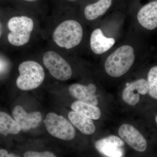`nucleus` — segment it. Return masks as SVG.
I'll return each instance as SVG.
<instances>
[{
	"mask_svg": "<svg viewBox=\"0 0 157 157\" xmlns=\"http://www.w3.org/2000/svg\"><path fill=\"white\" fill-rule=\"evenodd\" d=\"M135 60L133 48L130 45H123L107 57L105 63V71L110 76L121 77L129 71Z\"/></svg>",
	"mask_w": 157,
	"mask_h": 157,
	"instance_id": "nucleus-1",
	"label": "nucleus"
},
{
	"mask_svg": "<svg viewBox=\"0 0 157 157\" xmlns=\"http://www.w3.org/2000/svg\"><path fill=\"white\" fill-rule=\"evenodd\" d=\"M82 36V27L78 21L73 20L61 23L54 31L52 35L53 41L57 45L68 49L78 45Z\"/></svg>",
	"mask_w": 157,
	"mask_h": 157,
	"instance_id": "nucleus-2",
	"label": "nucleus"
},
{
	"mask_svg": "<svg viewBox=\"0 0 157 157\" xmlns=\"http://www.w3.org/2000/svg\"><path fill=\"white\" fill-rule=\"evenodd\" d=\"M19 76L16 84L19 89L29 90L40 86L45 78L44 69L39 63L33 61H27L20 64L18 67Z\"/></svg>",
	"mask_w": 157,
	"mask_h": 157,
	"instance_id": "nucleus-3",
	"label": "nucleus"
},
{
	"mask_svg": "<svg viewBox=\"0 0 157 157\" xmlns=\"http://www.w3.org/2000/svg\"><path fill=\"white\" fill-rule=\"evenodd\" d=\"M8 26L10 31L8 36L9 42L14 46H21L29 41L34 22L26 16H16L9 20Z\"/></svg>",
	"mask_w": 157,
	"mask_h": 157,
	"instance_id": "nucleus-4",
	"label": "nucleus"
},
{
	"mask_svg": "<svg viewBox=\"0 0 157 157\" xmlns=\"http://www.w3.org/2000/svg\"><path fill=\"white\" fill-rule=\"evenodd\" d=\"M44 122L48 133L56 138L70 140L76 136V131L72 124L62 116L49 113Z\"/></svg>",
	"mask_w": 157,
	"mask_h": 157,
	"instance_id": "nucleus-5",
	"label": "nucleus"
},
{
	"mask_svg": "<svg viewBox=\"0 0 157 157\" xmlns=\"http://www.w3.org/2000/svg\"><path fill=\"white\" fill-rule=\"evenodd\" d=\"M43 63L51 75L60 81H66L71 77L72 70L67 62L56 52L49 51L44 54Z\"/></svg>",
	"mask_w": 157,
	"mask_h": 157,
	"instance_id": "nucleus-6",
	"label": "nucleus"
},
{
	"mask_svg": "<svg viewBox=\"0 0 157 157\" xmlns=\"http://www.w3.org/2000/svg\"><path fill=\"white\" fill-rule=\"evenodd\" d=\"M121 139L136 151L144 152L147 147V142L138 130L128 124H123L118 130Z\"/></svg>",
	"mask_w": 157,
	"mask_h": 157,
	"instance_id": "nucleus-7",
	"label": "nucleus"
},
{
	"mask_svg": "<svg viewBox=\"0 0 157 157\" xmlns=\"http://www.w3.org/2000/svg\"><path fill=\"white\" fill-rule=\"evenodd\" d=\"M124 145L123 140L114 135H110L98 140L95 146L102 154L108 157H122L124 151L121 147Z\"/></svg>",
	"mask_w": 157,
	"mask_h": 157,
	"instance_id": "nucleus-8",
	"label": "nucleus"
},
{
	"mask_svg": "<svg viewBox=\"0 0 157 157\" xmlns=\"http://www.w3.org/2000/svg\"><path fill=\"white\" fill-rule=\"evenodd\" d=\"M12 115L21 130L25 132L37 128L42 119L41 113L36 111L28 113L20 106L14 107Z\"/></svg>",
	"mask_w": 157,
	"mask_h": 157,
	"instance_id": "nucleus-9",
	"label": "nucleus"
},
{
	"mask_svg": "<svg viewBox=\"0 0 157 157\" xmlns=\"http://www.w3.org/2000/svg\"><path fill=\"white\" fill-rule=\"evenodd\" d=\"M148 93V84L144 78H140L130 83L124 90L122 94L123 100L127 104L135 106L140 101V94Z\"/></svg>",
	"mask_w": 157,
	"mask_h": 157,
	"instance_id": "nucleus-10",
	"label": "nucleus"
},
{
	"mask_svg": "<svg viewBox=\"0 0 157 157\" xmlns=\"http://www.w3.org/2000/svg\"><path fill=\"white\" fill-rule=\"evenodd\" d=\"M96 91L95 86L92 83L87 86L75 83L71 85L69 88V92L73 98L78 101L94 106H97L98 104V98L95 95Z\"/></svg>",
	"mask_w": 157,
	"mask_h": 157,
	"instance_id": "nucleus-11",
	"label": "nucleus"
},
{
	"mask_svg": "<svg viewBox=\"0 0 157 157\" xmlns=\"http://www.w3.org/2000/svg\"><path fill=\"white\" fill-rule=\"evenodd\" d=\"M137 18L144 28L152 30L157 27V1L143 6L137 13Z\"/></svg>",
	"mask_w": 157,
	"mask_h": 157,
	"instance_id": "nucleus-12",
	"label": "nucleus"
},
{
	"mask_svg": "<svg viewBox=\"0 0 157 157\" xmlns=\"http://www.w3.org/2000/svg\"><path fill=\"white\" fill-rule=\"evenodd\" d=\"M115 39L105 37L101 29L93 31L90 39V48L94 53L101 55L109 50L114 45Z\"/></svg>",
	"mask_w": 157,
	"mask_h": 157,
	"instance_id": "nucleus-13",
	"label": "nucleus"
},
{
	"mask_svg": "<svg viewBox=\"0 0 157 157\" xmlns=\"http://www.w3.org/2000/svg\"><path fill=\"white\" fill-rule=\"evenodd\" d=\"M68 117L71 122L85 135H92L95 132V125L91 119L75 111L69 113Z\"/></svg>",
	"mask_w": 157,
	"mask_h": 157,
	"instance_id": "nucleus-14",
	"label": "nucleus"
},
{
	"mask_svg": "<svg viewBox=\"0 0 157 157\" xmlns=\"http://www.w3.org/2000/svg\"><path fill=\"white\" fill-rule=\"evenodd\" d=\"M112 0H99L97 2L88 5L84 10L86 18L94 20L106 13L112 5Z\"/></svg>",
	"mask_w": 157,
	"mask_h": 157,
	"instance_id": "nucleus-15",
	"label": "nucleus"
},
{
	"mask_svg": "<svg viewBox=\"0 0 157 157\" xmlns=\"http://www.w3.org/2000/svg\"><path fill=\"white\" fill-rule=\"evenodd\" d=\"M21 130L15 120L8 113L0 111V134L7 137L9 134L17 135Z\"/></svg>",
	"mask_w": 157,
	"mask_h": 157,
	"instance_id": "nucleus-16",
	"label": "nucleus"
},
{
	"mask_svg": "<svg viewBox=\"0 0 157 157\" xmlns=\"http://www.w3.org/2000/svg\"><path fill=\"white\" fill-rule=\"evenodd\" d=\"M73 111H76L92 120L99 119L101 117V110L96 106L77 101L73 102L71 106Z\"/></svg>",
	"mask_w": 157,
	"mask_h": 157,
	"instance_id": "nucleus-17",
	"label": "nucleus"
},
{
	"mask_svg": "<svg viewBox=\"0 0 157 157\" xmlns=\"http://www.w3.org/2000/svg\"><path fill=\"white\" fill-rule=\"evenodd\" d=\"M147 84L149 95L157 100V66L151 68L147 75Z\"/></svg>",
	"mask_w": 157,
	"mask_h": 157,
	"instance_id": "nucleus-18",
	"label": "nucleus"
},
{
	"mask_svg": "<svg viewBox=\"0 0 157 157\" xmlns=\"http://www.w3.org/2000/svg\"><path fill=\"white\" fill-rule=\"evenodd\" d=\"M25 157H55L56 156L50 151H27L24 155Z\"/></svg>",
	"mask_w": 157,
	"mask_h": 157,
	"instance_id": "nucleus-19",
	"label": "nucleus"
},
{
	"mask_svg": "<svg viewBox=\"0 0 157 157\" xmlns=\"http://www.w3.org/2000/svg\"><path fill=\"white\" fill-rule=\"evenodd\" d=\"M18 157L13 154H9L8 151L5 149H0V157Z\"/></svg>",
	"mask_w": 157,
	"mask_h": 157,
	"instance_id": "nucleus-20",
	"label": "nucleus"
},
{
	"mask_svg": "<svg viewBox=\"0 0 157 157\" xmlns=\"http://www.w3.org/2000/svg\"><path fill=\"white\" fill-rule=\"evenodd\" d=\"M6 66L7 65L6 61L0 58V73H2L6 70Z\"/></svg>",
	"mask_w": 157,
	"mask_h": 157,
	"instance_id": "nucleus-21",
	"label": "nucleus"
},
{
	"mask_svg": "<svg viewBox=\"0 0 157 157\" xmlns=\"http://www.w3.org/2000/svg\"><path fill=\"white\" fill-rule=\"evenodd\" d=\"M2 23L0 22V38L2 36Z\"/></svg>",
	"mask_w": 157,
	"mask_h": 157,
	"instance_id": "nucleus-22",
	"label": "nucleus"
},
{
	"mask_svg": "<svg viewBox=\"0 0 157 157\" xmlns=\"http://www.w3.org/2000/svg\"><path fill=\"white\" fill-rule=\"evenodd\" d=\"M24 1H27V2H33L37 1V0H24Z\"/></svg>",
	"mask_w": 157,
	"mask_h": 157,
	"instance_id": "nucleus-23",
	"label": "nucleus"
},
{
	"mask_svg": "<svg viewBox=\"0 0 157 157\" xmlns=\"http://www.w3.org/2000/svg\"><path fill=\"white\" fill-rule=\"evenodd\" d=\"M68 1H70V2H74V1H76V0H68Z\"/></svg>",
	"mask_w": 157,
	"mask_h": 157,
	"instance_id": "nucleus-24",
	"label": "nucleus"
},
{
	"mask_svg": "<svg viewBox=\"0 0 157 157\" xmlns=\"http://www.w3.org/2000/svg\"><path fill=\"white\" fill-rule=\"evenodd\" d=\"M155 121H156V123L157 124V115L156 116V117H155Z\"/></svg>",
	"mask_w": 157,
	"mask_h": 157,
	"instance_id": "nucleus-25",
	"label": "nucleus"
}]
</instances>
